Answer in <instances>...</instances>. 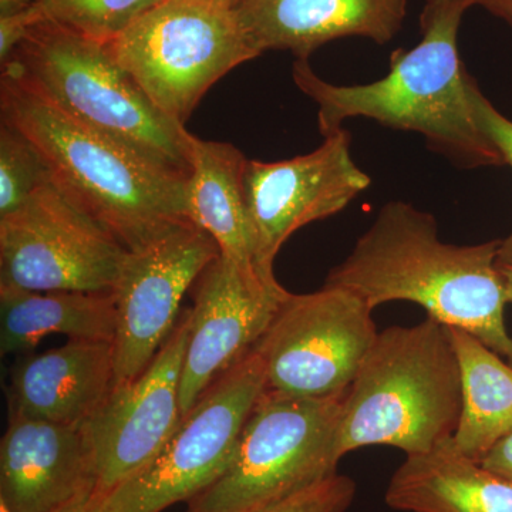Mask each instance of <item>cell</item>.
Segmentation results:
<instances>
[{
	"instance_id": "obj_22",
	"label": "cell",
	"mask_w": 512,
	"mask_h": 512,
	"mask_svg": "<svg viewBox=\"0 0 512 512\" xmlns=\"http://www.w3.org/2000/svg\"><path fill=\"white\" fill-rule=\"evenodd\" d=\"M164 0H40L46 19L77 35L110 43Z\"/></svg>"
},
{
	"instance_id": "obj_4",
	"label": "cell",
	"mask_w": 512,
	"mask_h": 512,
	"mask_svg": "<svg viewBox=\"0 0 512 512\" xmlns=\"http://www.w3.org/2000/svg\"><path fill=\"white\" fill-rule=\"evenodd\" d=\"M461 410L460 365L447 326L430 316L390 326L377 333L342 397L340 454L366 446L429 453L454 436Z\"/></svg>"
},
{
	"instance_id": "obj_1",
	"label": "cell",
	"mask_w": 512,
	"mask_h": 512,
	"mask_svg": "<svg viewBox=\"0 0 512 512\" xmlns=\"http://www.w3.org/2000/svg\"><path fill=\"white\" fill-rule=\"evenodd\" d=\"M470 0H426L421 40L390 56L382 79L357 86L325 82L308 59H296L292 79L318 104L323 137L349 119L363 117L393 130L412 131L426 146L463 170L503 167L504 158L481 130L470 76L458 53V32Z\"/></svg>"
},
{
	"instance_id": "obj_24",
	"label": "cell",
	"mask_w": 512,
	"mask_h": 512,
	"mask_svg": "<svg viewBox=\"0 0 512 512\" xmlns=\"http://www.w3.org/2000/svg\"><path fill=\"white\" fill-rule=\"evenodd\" d=\"M356 494V484L352 478L333 476L319 483L252 512H345Z\"/></svg>"
},
{
	"instance_id": "obj_6",
	"label": "cell",
	"mask_w": 512,
	"mask_h": 512,
	"mask_svg": "<svg viewBox=\"0 0 512 512\" xmlns=\"http://www.w3.org/2000/svg\"><path fill=\"white\" fill-rule=\"evenodd\" d=\"M107 46L154 106L184 127L218 80L261 56L237 9L208 0H164Z\"/></svg>"
},
{
	"instance_id": "obj_11",
	"label": "cell",
	"mask_w": 512,
	"mask_h": 512,
	"mask_svg": "<svg viewBox=\"0 0 512 512\" xmlns=\"http://www.w3.org/2000/svg\"><path fill=\"white\" fill-rule=\"evenodd\" d=\"M370 184L343 127L312 153L269 163L247 160L242 187L256 271L275 278L276 255L298 229L339 214Z\"/></svg>"
},
{
	"instance_id": "obj_7",
	"label": "cell",
	"mask_w": 512,
	"mask_h": 512,
	"mask_svg": "<svg viewBox=\"0 0 512 512\" xmlns=\"http://www.w3.org/2000/svg\"><path fill=\"white\" fill-rule=\"evenodd\" d=\"M342 397L302 399L265 389L228 470L192 498L188 512L261 510L336 474Z\"/></svg>"
},
{
	"instance_id": "obj_26",
	"label": "cell",
	"mask_w": 512,
	"mask_h": 512,
	"mask_svg": "<svg viewBox=\"0 0 512 512\" xmlns=\"http://www.w3.org/2000/svg\"><path fill=\"white\" fill-rule=\"evenodd\" d=\"M43 20H46V15L40 2L0 15V63L8 62L15 50L25 42L30 30Z\"/></svg>"
},
{
	"instance_id": "obj_23",
	"label": "cell",
	"mask_w": 512,
	"mask_h": 512,
	"mask_svg": "<svg viewBox=\"0 0 512 512\" xmlns=\"http://www.w3.org/2000/svg\"><path fill=\"white\" fill-rule=\"evenodd\" d=\"M50 180L45 158L35 144L6 121L0 124V217L18 210Z\"/></svg>"
},
{
	"instance_id": "obj_15",
	"label": "cell",
	"mask_w": 512,
	"mask_h": 512,
	"mask_svg": "<svg viewBox=\"0 0 512 512\" xmlns=\"http://www.w3.org/2000/svg\"><path fill=\"white\" fill-rule=\"evenodd\" d=\"M8 409L0 441V504L9 512L99 510L107 498L97 494L87 423H50Z\"/></svg>"
},
{
	"instance_id": "obj_8",
	"label": "cell",
	"mask_w": 512,
	"mask_h": 512,
	"mask_svg": "<svg viewBox=\"0 0 512 512\" xmlns=\"http://www.w3.org/2000/svg\"><path fill=\"white\" fill-rule=\"evenodd\" d=\"M265 389L264 357L255 348L202 394L160 456L114 491L117 510L161 512L217 483Z\"/></svg>"
},
{
	"instance_id": "obj_20",
	"label": "cell",
	"mask_w": 512,
	"mask_h": 512,
	"mask_svg": "<svg viewBox=\"0 0 512 512\" xmlns=\"http://www.w3.org/2000/svg\"><path fill=\"white\" fill-rule=\"evenodd\" d=\"M247 160L232 144L202 140L191 134L185 212L191 224L217 242L222 255L239 264L255 266L242 187Z\"/></svg>"
},
{
	"instance_id": "obj_21",
	"label": "cell",
	"mask_w": 512,
	"mask_h": 512,
	"mask_svg": "<svg viewBox=\"0 0 512 512\" xmlns=\"http://www.w3.org/2000/svg\"><path fill=\"white\" fill-rule=\"evenodd\" d=\"M460 365L463 410L453 441L478 461L512 430V365L476 336L447 326Z\"/></svg>"
},
{
	"instance_id": "obj_29",
	"label": "cell",
	"mask_w": 512,
	"mask_h": 512,
	"mask_svg": "<svg viewBox=\"0 0 512 512\" xmlns=\"http://www.w3.org/2000/svg\"><path fill=\"white\" fill-rule=\"evenodd\" d=\"M37 2H40V0H0V15L28 8V6L35 5Z\"/></svg>"
},
{
	"instance_id": "obj_25",
	"label": "cell",
	"mask_w": 512,
	"mask_h": 512,
	"mask_svg": "<svg viewBox=\"0 0 512 512\" xmlns=\"http://www.w3.org/2000/svg\"><path fill=\"white\" fill-rule=\"evenodd\" d=\"M473 101L481 130L500 151L505 165H510L512 168V120L507 119L504 114L495 109L493 103L481 93L478 84L474 86ZM498 264L512 265V232L510 237L503 239Z\"/></svg>"
},
{
	"instance_id": "obj_18",
	"label": "cell",
	"mask_w": 512,
	"mask_h": 512,
	"mask_svg": "<svg viewBox=\"0 0 512 512\" xmlns=\"http://www.w3.org/2000/svg\"><path fill=\"white\" fill-rule=\"evenodd\" d=\"M384 498L404 512H512V483L464 456L450 437L407 456Z\"/></svg>"
},
{
	"instance_id": "obj_19",
	"label": "cell",
	"mask_w": 512,
	"mask_h": 512,
	"mask_svg": "<svg viewBox=\"0 0 512 512\" xmlns=\"http://www.w3.org/2000/svg\"><path fill=\"white\" fill-rule=\"evenodd\" d=\"M116 330L117 308L111 292H37L0 285L2 356L32 353L49 335L114 342Z\"/></svg>"
},
{
	"instance_id": "obj_27",
	"label": "cell",
	"mask_w": 512,
	"mask_h": 512,
	"mask_svg": "<svg viewBox=\"0 0 512 512\" xmlns=\"http://www.w3.org/2000/svg\"><path fill=\"white\" fill-rule=\"evenodd\" d=\"M480 463L487 470L512 483V430L491 447Z\"/></svg>"
},
{
	"instance_id": "obj_30",
	"label": "cell",
	"mask_w": 512,
	"mask_h": 512,
	"mask_svg": "<svg viewBox=\"0 0 512 512\" xmlns=\"http://www.w3.org/2000/svg\"><path fill=\"white\" fill-rule=\"evenodd\" d=\"M500 274L503 276L505 295L508 303H512V265L498 264Z\"/></svg>"
},
{
	"instance_id": "obj_31",
	"label": "cell",
	"mask_w": 512,
	"mask_h": 512,
	"mask_svg": "<svg viewBox=\"0 0 512 512\" xmlns=\"http://www.w3.org/2000/svg\"><path fill=\"white\" fill-rule=\"evenodd\" d=\"M96 512H119V510H117V504L116 500H114L113 494H111L110 497H107V500L100 505L99 510Z\"/></svg>"
},
{
	"instance_id": "obj_13",
	"label": "cell",
	"mask_w": 512,
	"mask_h": 512,
	"mask_svg": "<svg viewBox=\"0 0 512 512\" xmlns=\"http://www.w3.org/2000/svg\"><path fill=\"white\" fill-rule=\"evenodd\" d=\"M289 292L255 266L218 255L195 282L180 380L183 417L264 338Z\"/></svg>"
},
{
	"instance_id": "obj_17",
	"label": "cell",
	"mask_w": 512,
	"mask_h": 512,
	"mask_svg": "<svg viewBox=\"0 0 512 512\" xmlns=\"http://www.w3.org/2000/svg\"><path fill=\"white\" fill-rule=\"evenodd\" d=\"M116 387L114 342L69 340L62 348L18 356L8 406L33 419L86 424Z\"/></svg>"
},
{
	"instance_id": "obj_14",
	"label": "cell",
	"mask_w": 512,
	"mask_h": 512,
	"mask_svg": "<svg viewBox=\"0 0 512 512\" xmlns=\"http://www.w3.org/2000/svg\"><path fill=\"white\" fill-rule=\"evenodd\" d=\"M190 332V309L150 366L120 384L87 423L96 468L97 494L107 498L150 466L183 421L180 380Z\"/></svg>"
},
{
	"instance_id": "obj_9",
	"label": "cell",
	"mask_w": 512,
	"mask_h": 512,
	"mask_svg": "<svg viewBox=\"0 0 512 512\" xmlns=\"http://www.w3.org/2000/svg\"><path fill=\"white\" fill-rule=\"evenodd\" d=\"M373 309L342 288L289 293L258 348L266 389L302 399H332L348 392L375 343Z\"/></svg>"
},
{
	"instance_id": "obj_16",
	"label": "cell",
	"mask_w": 512,
	"mask_h": 512,
	"mask_svg": "<svg viewBox=\"0 0 512 512\" xmlns=\"http://www.w3.org/2000/svg\"><path fill=\"white\" fill-rule=\"evenodd\" d=\"M409 0H242L237 13L252 45L309 59L343 37L386 45L402 29Z\"/></svg>"
},
{
	"instance_id": "obj_32",
	"label": "cell",
	"mask_w": 512,
	"mask_h": 512,
	"mask_svg": "<svg viewBox=\"0 0 512 512\" xmlns=\"http://www.w3.org/2000/svg\"><path fill=\"white\" fill-rule=\"evenodd\" d=\"M208 2L218 3V5L227 6V8H237L242 0H208Z\"/></svg>"
},
{
	"instance_id": "obj_28",
	"label": "cell",
	"mask_w": 512,
	"mask_h": 512,
	"mask_svg": "<svg viewBox=\"0 0 512 512\" xmlns=\"http://www.w3.org/2000/svg\"><path fill=\"white\" fill-rule=\"evenodd\" d=\"M470 5L487 10L512 28V0H470Z\"/></svg>"
},
{
	"instance_id": "obj_2",
	"label": "cell",
	"mask_w": 512,
	"mask_h": 512,
	"mask_svg": "<svg viewBox=\"0 0 512 512\" xmlns=\"http://www.w3.org/2000/svg\"><path fill=\"white\" fill-rule=\"evenodd\" d=\"M503 239L478 245L441 241L436 218L409 202L390 201L335 266L325 286L355 293L375 311L382 303L407 301L450 328L467 330L512 365V338L498 269Z\"/></svg>"
},
{
	"instance_id": "obj_12",
	"label": "cell",
	"mask_w": 512,
	"mask_h": 512,
	"mask_svg": "<svg viewBox=\"0 0 512 512\" xmlns=\"http://www.w3.org/2000/svg\"><path fill=\"white\" fill-rule=\"evenodd\" d=\"M221 254L194 224L128 251L111 289L117 308L116 386L136 380L173 333L185 293Z\"/></svg>"
},
{
	"instance_id": "obj_33",
	"label": "cell",
	"mask_w": 512,
	"mask_h": 512,
	"mask_svg": "<svg viewBox=\"0 0 512 512\" xmlns=\"http://www.w3.org/2000/svg\"><path fill=\"white\" fill-rule=\"evenodd\" d=\"M0 512H9V511L6 510V507H3V505L0 504Z\"/></svg>"
},
{
	"instance_id": "obj_5",
	"label": "cell",
	"mask_w": 512,
	"mask_h": 512,
	"mask_svg": "<svg viewBox=\"0 0 512 512\" xmlns=\"http://www.w3.org/2000/svg\"><path fill=\"white\" fill-rule=\"evenodd\" d=\"M67 116L117 141L150 163L188 177L191 133L154 106L111 55L96 42L43 20L2 64Z\"/></svg>"
},
{
	"instance_id": "obj_3",
	"label": "cell",
	"mask_w": 512,
	"mask_h": 512,
	"mask_svg": "<svg viewBox=\"0 0 512 512\" xmlns=\"http://www.w3.org/2000/svg\"><path fill=\"white\" fill-rule=\"evenodd\" d=\"M0 113L35 144L53 184L128 251L190 222L187 177L72 119L15 74L2 72Z\"/></svg>"
},
{
	"instance_id": "obj_10",
	"label": "cell",
	"mask_w": 512,
	"mask_h": 512,
	"mask_svg": "<svg viewBox=\"0 0 512 512\" xmlns=\"http://www.w3.org/2000/svg\"><path fill=\"white\" fill-rule=\"evenodd\" d=\"M128 249L77 208L52 178L0 217V285L111 292Z\"/></svg>"
}]
</instances>
